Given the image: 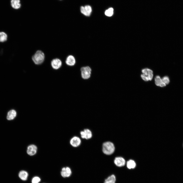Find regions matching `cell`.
<instances>
[{
  "label": "cell",
  "instance_id": "obj_1",
  "mask_svg": "<svg viewBox=\"0 0 183 183\" xmlns=\"http://www.w3.org/2000/svg\"><path fill=\"white\" fill-rule=\"evenodd\" d=\"M32 59L36 65H39L42 64L45 59L44 53L40 50H38L32 57Z\"/></svg>",
  "mask_w": 183,
  "mask_h": 183
},
{
  "label": "cell",
  "instance_id": "obj_2",
  "mask_svg": "<svg viewBox=\"0 0 183 183\" xmlns=\"http://www.w3.org/2000/svg\"><path fill=\"white\" fill-rule=\"evenodd\" d=\"M115 147L113 144L109 141H107L103 143L102 145V150L103 153L106 155H110L114 152Z\"/></svg>",
  "mask_w": 183,
  "mask_h": 183
},
{
  "label": "cell",
  "instance_id": "obj_3",
  "mask_svg": "<svg viewBox=\"0 0 183 183\" xmlns=\"http://www.w3.org/2000/svg\"><path fill=\"white\" fill-rule=\"evenodd\" d=\"M81 71L82 78L84 79H87L90 77L92 69L88 66L82 67L81 68Z\"/></svg>",
  "mask_w": 183,
  "mask_h": 183
},
{
  "label": "cell",
  "instance_id": "obj_4",
  "mask_svg": "<svg viewBox=\"0 0 183 183\" xmlns=\"http://www.w3.org/2000/svg\"><path fill=\"white\" fill-rule=\"evenodd\" d=\"M81 13L86 16H89L90 15L92 11V8L89 5H85L84 6H81L80 7Z\"/></svg>",
  "mask_w": 183,
  "mask_h": 183
},
{
  "label": "cell",
  "instance_id": "obj_5",
  "mask_svg": "<svg viewBox=\"0 0 183 183\" xmlns=\"http://www.w3.org/2000/svg\"><path fill=\"white\" fill-rule=\"evenodd\" d=\"M37 146L34 144H31L27 147V153L30 156H33L35 155L37 152Z\"/></svg>",
  "mask_w": 183,
  "mask_h": 183
},
{
  "label": "cell",
  "instance_id": "obj_6",
  "mask_svg": "<svg viewBox=\"0 0 183 183\" xmlns=\"http://www.w3.org/2000/svg\"><path fill=\"white\" fill-rule=\"evenodd\" d=\"M62 64L61 60L57 58L53 59L51 62L52 67L55 69H57L60 68L62 66Z\"/></svg>",
  "mask_w": 183,
  "mask_h": 183
},
{
  "label": "cell",
  "instance_id": "obj_7",
  "mask_svg": "<svg viewBox=\"0 0 183 183\" xmlns=\"http://www.w3.org/2000/svg\"><path fill=\"white\" fill-rule=\"evenodd\" d=\"M81 136L83 139H88L92 136V133L91 131L89 129H86L80 132Z\"/></svg>",
  "mask_w": 183,
  "mask_h": 183
},
{
  "label": "cell",
  "instance_id": "obj_8",
  "mask_svg": "<svg viewBox=\"0 0 183 183\" xmlns=\"http://www.w3.org/2000/svg\"><path fill=\"white\" fill-rule=\"evenodd\" d=\"M142 72L144 75L147 77L149 81H151L152 79L153 74V71L148 68L143 69Z\"/></svg>",
  "mask_w": 183,
  "mask_h": 183
},
{
  "label": "cell",
  "instance_id": "obj_9",
  "mask_svg": "<svg viewBox=\"0 0 183 183\" xmlns=\"http://www.w3.org/2000/svg\"><path fill=\"white\" fill-rule=\"evenodd\" d=\"M71 173L70 168L68 167H63L61 172V176L64 177H70L71 175Z\"/></svg>",
  "mask_w": 183,
  "mask_h": 183
},
{
  "label": "cell",
  "instance_id": "obj_10",
  "mask_svg": "<svg viewBox=\"0 0 183 183\" xmlns=\"http://www.w3.org/2000/svg\"><path fill=\"white\" fill-rule=\"evenodd\" d=\"M80 139L78 137L74 136L70 140V144L73 147H77L79 146L81 143Z\"/></svg>",
  "mask_w": 183,
  "mask_h": 183
},
{
  "label": "cell",
  "instance_id": "obj_11",
  "mask_svg": "<svg viewBox=\"0 0 183 183\" xmlns=\"http://www.w3.org/2000/svg\"><path fill=\"white\" fill-rule=\"evenodd\" d=\"M114 162L116 165L119 167L124 166L125 163V160L122 157H116Z\"/></svg>",
  "mask_w": 183,
  "mask_h": 183
},
{
  "label": "cell",
  "instance_id": "obj_12",
  "mask_svg": "<svg viewBox=\"0 0 183 183\" xmlns=\"http://www.w3.org/2000/svg\"><path fill=\"white\" fill-rule=\"evenodd\" d=\"M65 62L66 64L69 66H73L75 63V59L73 55H69L67 57Z\"/></svg>",
  "mask_w": 183,
  "mask_h": 183
},
{
  "label": "cell",
  "instance_id": "obj_13",
  "mask_svg": "<svg viewBox=\"0 0 183 183\" xmlns=\"http://www.w3.org/2000/svg\"><path fill=\"white\" fill-rule=\"evenodd\" d=\"M155 80V84L158 86L163 87L166 86V84L163 82L162 79L159 75L156 76Z\"/></svg>",
  "mask_w": 183,
  "mask_h": 183
},
{
  "label": "cell",
  "instance_id": "obj_14",
  "mask_svg": "<svg viewBox=\"0 0 183 183\" xmlns=\"http://www.w3.org/2000/svg\"><path fill=\"white\" fill-rule=\"evenodd\" d=\"M11 4L12 7L15 9H18L21 7L20 0H11Z\"/></svg>",
  "mask_w": 183,
  "mask_h": 183
},
{
  "label": "cell",
  "instance_id": "obj_15",
  "mask_svg": "<svg viewBox=\"0 0 183 183\" xmlns=\"http://www.w3.org/2000/svg\"><path fill=\"white\" fill-rule=\"evenodd\" d=\"M17 113L14 110H12L8 112L7 118L8 120H10L13 119L16 116Z\"/></svg>",
  "mask_w": 183,
  "mask_h": 183
},
{
  "label": "cell",
  "instance_id": "obj_16",
  "mask_svg": "<svg viewBox=\"0 0 183 183\" xmlns=\"http://www.w3.org/2000/svg\"><path fill=\"white\" fill-rule=\"evenodd\" d=\"M28 176V173L24 170L21 171L19 172V178L22 180H26Z\"/></svg>",
  "mask_w": 183,
  "mask_h": 183
},
{
  "label": "cell",
  "instance_id": "obj_17",
  "mask_svg": "<svg viewBox=\"0 0 183 183\" xmlns=\"http://www.w3.org/2000/svg\"><path fill=\"white\" fill-rule=\"evenodd\" d=\"M116 178L115 175L113 174L109 176L104 180V183H115Z\"/></svg>",
  "mask_w": 183,
  "mask_h": 183
},
{
  "label": "cell",
  "instance_id": "obj_18",
  "mask_svg": "<svg viewBox=\"0 0 183 183\" xmlns=\"http://www.w3.org/2000/svg\"><path fill=\"white\" fill-rule=\"evenodd\" d=\"M136 165V164L135 162L133 160H130L127 162V167L129 169L134 168L135 167Z\"/></svg>",
  "mask_w": 183,
  "mask_h": 183
},
{
  "label": "cell",
  "instance_id": "obj_19",
  "mask_svg": "<svg viewBox=\"0 0 183 183\" xmlns=\"http://www.w3.org/2000/svg\"><path fill=\"white\" fill-rule=\"evenodd\" d=\"M7 36L6 34L3 32H0V42H3L7 39Z\"/></svg>",
  "mask_w": 183,
  "mask_h": 183
},
{
  "label": "cell",
  "instance_id": "obj_20",
  "mask_svg": "<svg viewBox=\"0 0 183 183\" xmlns=\"http://www.w3.org/2000/svg\"><path fill=\"white\" fill-rule=\"evenodd\" d=\"M114 9L112 8H110L105 10L104 13L105 15L108 17L112 16L113 14Z\"/></svg>",
  "mask_w": 183,
  "mask_h": 183
},
{
  "label": "cell",
  "instance_id": "obj_21",
  "mask_svg": "<svg viewBox=\"0 0 183 183\" xmlns=\"http://www.w3.org/2000/svg\"><path fill=\"white\" fill-rule=\"evenodd\" d=\"M40 180V179L39 177L35 176L32 178V183H39Z\"/></svg>",
  "mask_w": 183,
  "mask_h": 183
},
{
  "label": "cell",
  "instance_id": "obj_22",
  "mask_svg": "<svg viewBox=\"0 0 183 183\" xmlns=\"http://www.w3.org/2000/svg\"><path fill=\"white\" fill-rule=\"evenodd\" d=\"M163 82L165 83L166 85L169 84L170 82V80L169 77L167 76H165L162 78Z\"/></svg>",
  "mask_w": 183,
  "mask_h": 183
},
{
  "label": "cell",
  "instance_id": "obj_23",
  "mask_svg": "<svg viewBox=\"0 0 183 183\" xmlns=\"http://www.w3.org/2000/svg\"><path fill=\"white\" fill-rule=\"evenodd\" d=\"M141 77L142 79L144 81H148L149 80L148 78L143 74L141 75Z\"/></svg>",
  "mask_w": 183,
  "mask_h": 183
},
{
  "label": "cell",
  "instance_id": "obj_24",
  "mask_svg": "<svg viewBox=\"0 0 183 183\" xmlns=\"http://www.w3.org/2000/svg\"></svg>",
  "mask_w": 183,
  "mask_h": 183
}]
</instances>
